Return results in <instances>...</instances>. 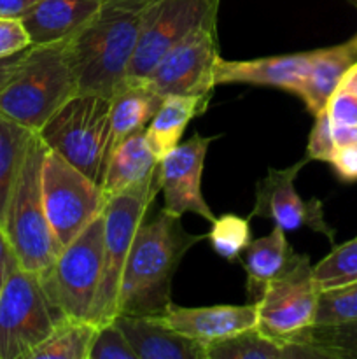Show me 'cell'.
<instances>
[{
    "label": "cell",
    "mask_w": 357,
    "mask_h": 359,
    "mask_svg": "<svg viewBox=\"0 0 357 359\" xmlns=\"http://www.w3.org/2000/svg\"><path fill=\"white\" fill-rule=\"evenodd\" d=\"M312 273L321 291L357 283V237L332 249L317 265H312Z\"/></svg>",
    "instance_id": "cell-27"
},
{
    "label": "cell",
    "mask_w": 357,
    "mask_h": 359,
    "mask_svg": "<svg viewBox=\"0 0 357 359\" xmlns=\"http://www.w3.org/2000/svg\"><path fill=\"white\" fill-rule=\"evenodd\" d=\"M332 137L336 146H357V126H332Z\"/></svg>",
    "instance_id": "cell-39"
},
{
    "label": "cell",
    "mask_w": 357,
    "mask_h": 359,
    "mask_svg": "<svg viewBox=\"0 0 357 359\" xmlns=\"http://www.w3.org/2000/svg\"><path fill=\"white\" fill-rule=\"evenodd\" d=\"M98 326L88 319H63L30 359H90Z\"/></svg>",
    "instance_id": "cell-26"
},
{
    "label": "cell",
    "mask_w": 357,
    "mask_h": 359,
    "mask_svg": "<svg viewBox=\"0 0 357 359\" xmlns=\"http://www.w3.org/2000/svg\"><path fill=\"white\" fill-rule=\"evenodd\" d=\"M357 62V49L352 41L332 48L308 53V63L296 95L301 97L314 116L322 112L329 98L342 84L350 67Z\"/></svg>",
    "instance_id": "cell-18"
},
{
    "label": "cell",
    "mask_w": 357,
    "mask_h": 359,
    "mask_svg": "<svg viewBox=\"0 0 357 359\" xmlns=\"http://www.w3.org/2000/svg\"><path fill=\"white\" fill-rule=\"evenodd\" d=\"M16 263V256H14L13 249H10L9 241H7L6 233L0 228V293H2L4 284H6L7 277H9L10 270H13Z\"/></svg>",
    "instance_id": "cell-36"
},
{
    "label": "cell",
    "mask_w": 357,
    "mask_h": 359,
    "mask_svg": "<svg viewBox=\"0 0 357 359\" xmlns=\"http://www.w3.org/2000/svg\"><path fill=\"white\" fill-rule=\"evenodd\" d=\"M307 163L308 158H303L287 168H270L266 177L258 182L251 217L270 219L286 233L300 228H310L315 233L326 235L329 241L335 242V230L326 223L321 200H303L294 186L298 174Z\"/></svg>",
    "instance_id": "cell-13"
},
{
    "label": "cell",
    "mask_w": 357,
    "mask_h": 359,
    "mask_svg": "<svg viewBox=\"0 0 357 359\" xmlns=\"http://www.w3.org/2000/svg\"><path fill=\"white\" fill-rule=\"evenodd\" d=\"M336 146L335 137H332V126L329 121V116L326 109L315 116L314 128L310 132V139H308L307 147V158L308 160H318L331 163L332 156H335Z\"/></svg>",
    "instance_id": "cell-32"
},
{
    "label": "cell",
    "mask_w": 357,
    "mask_h": 359,
    "mask_svg": "<svg viewBox=\"0 0 357 359\" xmlns=\"http://www.w3.org/2000/svg\"><path fill=\"white\" fill-rule=\"evenodd\" d=\"M161 102L163 97L146 79H122L111 95V151L126 137L144 132Z\"/></svg>",
    "instance_id": "cell-21"
},
{
    "label": "cell",
    "mask_w": 357,
    "mask_h": 359,
    "mask_svg": "<svg viewBox=\"0 0 357 359\" xmlns=\"http://www.w3.org/2000/svg\"><path fill=\"white\" fill-rule=\"evenodd\" d=\"M76 93L65 41L30 46L0 90V114L37 133Z\"/></svg>",
    "instance_id": "cell-3"
},
{
    "label": "cell",
    "mask_w": 357,
    "mask_h": 359,
    "mask_svg": "<svg viewBox=\"0 0 357 359\" xmlns=\"http://www.w3.org/2000/svg\"><path fill=\"white\" fill-rule=\"evenodd\" d=\"M158 172V170H156ZM154 172L139 184L107 200L104 209V263L97 297L88 321L97 326L114 321L118 316V297L122 270L132 249L136 230L147 217L160 182Z\"/></svg>",
    "instance_id": "cell-6"
},
{
    "label": "cell",
    "mask_w": 357,
    "mask_h": 359,
    "mask_svg": "<svg viewBox=\"0 0 357 359\" xmlns=\"http://www.w3.org/2000/svg\"><path fill=\"white\" fill-rule=\"evenodd\" d=\"M206 359H328L307 340H273L251 328L206 347Z\"/></svg>",
    "instance_id": "cell-22"
},
{
    "label": "cell",
    "mask_w": 357,
    "mask_h": 359,
    "mask_svg": "<svg viewBox=\"0 0 357 359\" xmlns=\"http://www.w3.org/2000/svg\"><path fill=\"white\" fill-rule=\"evenodd\" d=\"M24 53H27V49H24V51L16 53V55L13 56H7V58H0V90H2L4 84L10 79L14 70L18 69V65H20L21 60H23Z\"/></svg>",
    "instance_id": "cell-38"
},
{
    "label": "cell",
    "mask_w": 357,
    "mask_h": 359,
    "mask_svg": "<svg viewBox=\"0 0 357 359\" xmlns=\"http://www.w3.org/2000/svg\"><path fill=\"white\" fill-rule=\"evenodd\" d=\"M214 251L226 262H240V256L252 242L251 219L237 214H224L216 217L212 230L206 235Z\"/></svg>",
    "instance_id": "cell-29"
},
{
    "label": "cell",
    "mask_w": 357,
    "mask_h": 359,
    "mask_svg": "<svg viewBox=\"0 0 357 359\" xmlns=\"http://www.w3.org/2000/svg\"><path fill=\"white\" fill-rule=\"evenodd\" d=\"M216 137L195 133L186 142L177 144L158 163V182L164 196V212L175 217L192 212L209 223L216 221L202 193V174L209 146Z\"/></svg>",
    "instance_id": "cell-14"
},
{
    "label": "cell",
    "mask_w": 357,
    "mask_h": 359,
    "mask_svg": "<svg viewBox=\"0 0 357 359\" xmlns=\"http://www.w3.org/2000/svg\"><path fill=\"white\" fill-rule=\"evenodd\" d=\"M352 42H354V46H356V49H357V35L352 39Z\"/></svg>",
    "instance_id": "cell-42"
},
{
    "label": "cell",
    "mask_w": 357,
    "mask_h": 359,
    "mask_svg": "<svg viewBox=\"0 0 357 359\" xmlns=\"http://www.w3.org/2000/svg\"><path fill=\"white\" fill-rule=\"evenodd\" d=\"M41 179L46 217L63 249L104 212L108 198L98 182L56 151H46Z\"/></svg>",
    "instance_id": "cell-8"
},
{
    "label": "cell",
    "mask_w": 357,
    "mask_h": 359,
    "mask_svg": "<svg viewBox=\"0 0 357 359\" xmlns=\"http://www.w3.org/2000/svg\"><path fill=\"white\" fill-rule=\"evenodd\" d=\"M41 0H0V18L21 20Z\"/></svg>",
    "instance_id": "cell-37"
},
{
    "label": "cell",
    "mask_w": 357,
    "mask_h": 359,
    "mask_svg": "<svg viewBox=\"0 0 357 359\" xmlns=\"http://www.w3.org/2000/svg\"><path fill=\"white\" fill-rule=\"evenodd\" d=\"M329 165L335 168L342 181H357V146H354V144L340 146Z\"/></svg>",
    "instance_id": "cell-35"
},
{
    "label": "cell",
    "mask_w": 357,
    "mask_h": 359,
    "mask_svg": "<svg viewBox=\"0 0 357 359\" xmlns=\"http://www.w3.org/2000/svg\"><path fill=\"white\" fill-rule=\"evenodd\" d=\"M31 46V39L21 20L0 18V58H7L24 51Z\"/></svg>",
    "instance_id": "cell-34"
},
{
    "label": "cell",
    "mask_w": 357,
    "mask_h": 359,
    "mask_svg": "<svg viewBox=\"0 0 357 359\" xmlns=\"http://www.w3.org/2000/svg\"><path fill=\"white\" fill-rule=\"evenodd\" d=\"M308 63V53L255 60H224L214 67V83L273 86L296 95Z\"/></svg>",
    "instance_id": "cell-16"
},
{
    "label": "cell",
    "mask_w": 357,
    "mask_h": 359,
    "mask_svg": "<svg viewBox=\"0 0 357 359\" xmlns=\"http://www.w3.org/2000/svg\"><path fill=\"white\" fill-rule=\"evenodd\" d=\"M217 60V20H212L170 49L144 79L163 98L170 95L210 98L216 88L214 67Z\"/></svg>",
    "instance_id": "cell-12"
},
{
    "label": "cell",
    "mask_w": 357,
    "mask_h": 359,
    "mask_svg": "<svg viewBox=\"0 0 357 359\" xmlns=\"http://www.w3.org/2000/svg\"><path fill=\"white\" fill-rule=\"evenodd\" d=\"M104 263V212L91 221L41 273L52 304L69 319H88Z\"/></svg>",
    "instance_id": "cell-9"
},
{
    "label": "cell",
    "mask_w": 357,
    "mask_h": 359,
    "mask_svg": "<svg viewBox=\"0 0 357 359\" xmlns=\"http://www.w3.org/2000/svg\"><path fill=\"white\" fill-rule=\"evenodd\" d=\"M161 323L203 346L226 340L258 326V307L245 305H214V307H178L172 302Z\"/></svg>",
    "instance_id": "cell-15"
},
{
    "label": "cell",
    "mask_w": 357,
    "mask_h": 359,
    "mask_svg": "<svg viewBox=\"0 0 357 359\" xmlns=\"http://www.w3.org/2000/svg\"><path fill=\"white\" fill-rule=\"evenodd\" d=\"M160 158L153 153L146 133L136 132L119 142L108 154L102 189L107 198L139 184L158 170Z\"/></svg>",
    "instance_id": "cell-23"
},
{
    "label": "cell",
    "mask_w": 357,
    "mask_h": 359,
    "mask_svg": "<svg viewBox=\"0 0 357 359\" xmlns=\"http://www.w3.org/2000/svg\"><path fill=\"white\" fill-rule=\"evenodd\" d=\"M331 126H357V93L340 86L326 105Z\"/></svg>",
    "instance_id": "cell-33"
},
{
    "label": "cell",
    "mask_w": 357,
    "mask_h": 359,
    "mask_svg": "<svg viewBox=\"0 0 357 359\" xmlns=\"http://www.w3.org/2000/svg\"><path fill=\"white\" fill-rule=\"evenodd\" d=\"M357 321V283L318 294L315 325H340Z\"/></svg>",
    "instance_id": "cell-30"
},
{
    "label": "cell",
    "mask_w": 357,
    "mask_h": 359,
    "mask_svg": "<svg viewBox=\"0 0 357 359\" xmlns=\"http://www.w3.org/2000/svg\"><path fill=\"white\" fill-rule=\"evenodd\" d=\"M34 133L0 114V228Z\"/></svg>",
    "instance_id": "cell-25"
},
{
    "label": "cell",
    "mask_w": 357,
    "mask_h": 359,
    "mask_svg": "<svg viewBox=\"0 0 357 359\" xmlns=\"http://www.w3.org/2000/svg\"><path fill=\"white\" fill-rule=\"evenodd\" d=\"M146 219L136 230L122 270L118 314L161 318L172 304V279L178 265L205 235L186 231L181 217L164 210Z\"/></svg>",
    "instance_id": "cell-2"
},
{
    "label": "cell",
    "mask_w": 357,
    "mask_h": 359,
    "mask_svg": "<svg viewBox=\"0 0 357 359\" xmlns=\"http://www.w3.org/2000/svg\"><path fill=\"white\" fill-rule=\"evenodd\" d=\"M46 147L102 184L111 153V97L76 93L37 132Z\"/></svg>",
    "instance_id": "cell-5"
},
{
    "label": "cell",
    "mask_w": 357,
    "mask_h": 359,
    "mask_svg": "<svg viewBox=\"0 0 357 359\" xmlns=\"http://www.w3.org/2000/svg\"><path fill=\"white\" fill-rule=\"evenodd\" d=\"M46 151V144L34 133L2 223L18 265L38 276L55 263L62 251L49 226L42 202L41 175Z\"/></svg>",
    "instance_id": "cell-4"
},
{
    "label": "cell",
    "mask_w": 357,
    "mask_h": 359,
    "mask_svg": "<svg viewBox=\"0 0 357 359\" xmlns=\"http://www.w3.org/2000/svg\"><path fill=\"white\" fill-rule=\"evenodd\" d=\"M63 319L41 276L16 263L0 293V359H30Z\"/></svg>",
    "instance_id": "cell-7"
},
{
    "label": "cell",
    "mask_w": 357,
    "mask_h": 359,
    "mask_svg": "<svg viewBox=\"0 0 357 359\" xmlns=\"http://www.w3.org/2000/svg\"><path fill=\"white\" fill-rule=\"evenodd\" d=\"M102 4L104 0H41L21 18V23L31 46L62 42L76 34Z\"/></svg>",
    "instance_id": "cell-19"
},
{
    "label": "cell",
    "mask_w": 357,
    "mask_h": 359,
    "mask_svg": "<svg viewBox=\"0 0 357 359\" xmlns=\"http://www.w3.org/2000/svg\"><path fill=\"white\" fill-rule=\"evenodd\" d=\"M343 88H350V90L356 91V93H357V84H352V86H343Z\"/></svg>",
    "instance_id": "cell-41"
},
{
    "label": "cell",
    "mask_w": 357,
    "mask_h": 359,
    "mask_svg": "<svg viewBox=\"0 0 357 359\" xmlns=\"http://www.w3.org/2000/svg\"><path fill=\"white\" fill-rule=\"evenodd\" d=\"M300 258L286 237V231L275 226L266 237L255 238L248 244L240 263L247 276V294L251 302H258L262 297L270 283L279 279Z\"/></svg>",
    "instance_id": "cell-20"
},
{
    "label": "cell",
    "mask_w": 357,
    "mask_h": 359,
    "mask_svg": "<svg viewBox=\"0 0 357 359\" xmlns=\"http://www.w3.org/2000/svg\"><path fill=\"white\" fill-rule=\"evenodd\" d=\"M90 359H136L135 351L114 321L100 325L90 349Z\"/></svg>",
    "instance_id": "cell-31"
},
{
    "label": "cell",
    "mask_w": 357,
    "mask_h": 359,
    "mask_svg": "<svg viewBox=\"0 0 357 359\" xmlns=\"http://www.w3.org/2000/svg\"><path fill=\"white\" fill-rule=\"evenodd\" d=\"M158 0H104L97 13L65 39L77 93L111 97L126 77L139 39Z\"/></svg>",
    "instance_id": "cell-1"
},
{
    "label": "cell",
    "mask_w": 357,
    "mask_h": 359,
    "mask_svg": "<svg viewBox=\"0 0 357 359\" xmlns=\"http://www.w3.org/2000/svg\"><path fill=\"white\" fill-rule=\"evenodd\" d=\"M317 287L307 255H300L286 273L270 283L255 302L258 326L262 335L287 342L315 325L318 307Z\"/></svg>",
    "instance_id": "cell-10"
},
{
    "label": "cell",
    "mask_w": 357,
    "mask_h": 359,
    "mask_svg": "<svg viewBox=\"0 0 357 359\" xmlns=\"http://www.w3.org/2000/svg\"><path fill=\"white\" fill-rule=\"evenodd\" d=\"M220 0H158L139 39L125 79H144L160 60L209 21L217 20Z\"/></svg>",
    "instance_id": "cell-11"
},
{
    "label": "cell",
    "mask_w": 357,
    "mask_h": 359,
    "mask_svg": "<svg viewBox=\"0 0 357 359\" xmlns=\"http://www.w3.org/2000/svg\"><path fill=\"white\" fill-rule=\"evenodd\" d=\"M209 100L192 95H170L163 98L160 109L144 130L150 149L160 160L181 142L189 121L206 111Z\"/></svg>",
    "instance_id": "cell-24"
},
{
    "label": "cell",
    "mask_w": 357,
    "mask_h": 359,
    "mask_svg": "<svg viewBox=\"0 0 357 359\" xmlns=\"http://www.w3.org/2000/svg\"><path fill=\"white\" fill-rule=\"evenodd\" d=\"M114 323L125 333L136 359H206V346L181 335L156 318L119 312Z\"/></svg>",
    "instance_id": "cell-17"
},
{
    "label": "cell",
    "mask_w": 357,
    "mask_h": 359,
    "mask_svg": "<svg viewBox=\"0 0 357 359\" xmlns=\"http://www.w3.org/2000/svg\"><path fill=\"white\" fill-rule=\"evenodd\" d=\"M293 340H307L328 359H357V321L314 325Z\"/></svg>",
    "instance_id": "cell-28"
},
{
    "label": "cell",
    "mask_w": 357,
    "mask_h": 359,
    "mask_svg": "<svg viewBox=\"0 0 357 359\" xmlns=\"http://www.w3.org/2000/svg\"><path fill=\"white\" fill-rule=\"evenodd\" d=\"M352 84H357V62L350 67L340 86H352Z\"/></svg>",
    "instance_id": "cell-40"
}]
</instances>
